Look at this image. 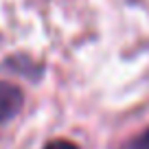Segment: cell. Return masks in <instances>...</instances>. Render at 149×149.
<instances>
[{
    "label": "cell",
    "instance_id": "6da1fadb",
    "mask_svg": "<svg viewBox=\"0 0 149 149\" xmlns=\"http://www.w3.org/2000/svg\"><path fill=\"white\" fill-rule=\"evenodd\" d=\"M22 103H24V97H22V90L18 86L0 81V125L11 121L20 112Z\"/></svg>",
    "mask_w": 149,
    "mask_h": 149
},
{
    "label": "cell",
    "instance_id": "7a4b0ae2",
    "mask_svg": "<svg viewBox=\"0 0 149 149\" xmlns=\"http://www.w3.org/2000/svg\"><path fill=\"white\" fill-rule=\"evenodd\" d=\"M44 149H79L74 143L70 140H64V138H57V140H51V143L44 145Z\"/></svg>",
    "mask_w": 149,
    "mask_h": 149
},
{
    "label": "cell",
    "instance_id": "3957f363",
    "mask_svg": "<svg viewBox=\"0 0 149 149\" xmlns=\"http://www.w3.org/2000/svg\"><path fill=\"white\" fill-rule=\"evenodd\" d=\"M132 149H149V127H147L140 136H136V138H134Z\"/></svg>",
    "mask_w": 149,
    "mask_h": 149
}]
</instances>
